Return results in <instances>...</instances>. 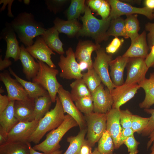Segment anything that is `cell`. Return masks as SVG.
I'll return each instance as SVG.
<instances>
[{
    "label": "cell",
    "instance_id": "cell-1",
    "mask_svg": "<svg viewBox=\"0 0 154 154\" xmlns=\"http://www.w3.org/2000/svg\"><path fill=\"white\" fill-rule=\"evenodd\" d=\"M20 41L27 47L34 43V38L43 35L46 29L35 19L33 15L26 12L19 14L10 23Z\"/></svg>",
    "mask_w": 154,
    "mask_h": 154
},
{
    "label": "cell",
    "instance_id": "cell-2",
    "mask_svg": "<svg viewBox=\"0 0 154 154\" xmlns=\"http://www.w3.org/2000/svg\"><path fill=\"white\" fill-rule=\"evenodd\" d=\"M84 15L81 17L83 23L82 28L78 33L79 35L91 37L99 44L108 40L107 32L112 20L109 16L105 19H99L92 14L89 7L86 6Z\"/></svg>",
    "mask_w": 154,
    "mask_h": 154
},
{
    "label": "cell",
    "instance_id": "cell-3",
    "mask_svg": "<svg viewBox=\"0 0 154 154\" xmlns=\"http://www.w3.org/2000/svg\"><path fill=\"white\" fill-rule=\"evenodd\" d=\"M54 108L40 119L35 131L30 137L28 142L39 143L46 133L59 127L63 121L65 115L61 102L58 96Z\"/></svg>",
    "mask_w": 154,
    "mask_h": 154
},
{
    "label": "cell",
    "instance_id": "cell-4",
    "mask_svg": "<svg viewBox=\"0 0 154 154\" xmlns=\"http://www.w3.org/2000/svg\"><path fill=\"white\" fill-rule=\"evenodd\" d=\"M78 126L77 122L72 117L68 114L65 115L62 123L49 132L44 141L33 148L46 153H52L59 150L60 147V142L64 135L70 129Z\"/></svg>",
    "mask_w": 154,
    "mask_h": 154
},
{
    "label": "cell",
    "instance_id": "cell-5",
    "mask_svg": "<svg viewBox=\"0 0 154 154\" xmlns=\"http://www.w3.org/2000/svg\"><path fill=\"white\" fill-rule=\"evenodd\" d=\"M39 68L36 76L32 82L40 85L48 92L52 102H56L59 89L62 86L58 81L56 76L58 70L52 68L43 62L37 60Z\"/></svg>",
    "mask_w": 154,
    "mask_h": 154
},
{
    "label": "cell",
    "instance_id": "cell-6",
    "mask_svg": "<svg viewBox=\"0 0 154 154\" xmlns=\"http://www.w3.org/2000/svg\"><path fill=\"white\" fill-rule=\"evenodd\" d=\"M84 116L87 129V140L93 147L106 130V114L93 112Z\"/></svg>",
    "mask_w": 154,
    "mask_h": 154
},
{
    "label": "cell",
    "instance_id": "cell-7",
    "mask_svg": "<svg viewBox=\"0 0 154 154\" xmlns=\"http://www.w3.org/2000/svg\"><path fill=\"white\" fill-rule=\"evenodd\" d=\"M66 56L60 55L58 63L61 72L60 77L63 78L71 80L78 79L82 78L83 74L75 57L74 52L71 47L66 51Z\"/></svg>",
    "mask_w": 154,
    "mask_h": 154
},
{
    "label": "cell",
    "instance_id": "cell-8",
    "mask_svg": "<svg viewBox=\"0 0 154 154\" xmlns=\"http://www.w3.org/2000/svg\"><path fill=\"white\" fill-rule=\"evenodd\" d=\"M96 52V56L94 58L93 68L101 78L102 83L111 92L116 87L112 81L108 71L109 63L112 60V55L107 54L103 48Z\"/></svg>",
    "mask_w": 154,
    "mask_h": 154
},
{
    "label": "cell",
    "instance_id": "cell-9",
    "mask_svg": "<svg viewBox=\"0 0 154 154\" xmlns=\"http://www.w3.org/2000/svg\"><path fill=\"white\" fill-rule=\"evenodd\" d=\"M111 7L109 16L112 19L118 18L122 15L140 14L145 16L150 20L154 19L153 11L146 7L139 8L118 0H108Z\"/></svg>",
    "mask_w": 154,
    "mask_h": 154
},
{
    "label": "cell",
    "instance_id": "cell-10",
    "mask_svg": "<svg viewBox=\"0 0 154 154\" xmlns=\"http://www.w3.org/2000/svg\"><path fill=\"white\" fill-rule=\"evenodd\" d=\"M9 72L5 70L0 74V80L7 90L9 101H29L30 98L23 86L16 79L12 78Z\"/></svg>",
    "mask_w": 154,
    "mask_h": 154
},
{
    "label": "cell",
    "instance_id": "cell-11",
    "mask_svg": "<svg viewBox=\"0 0 154 154\" xmlns=\"http://www.w3.org/2000/svg\"><path fill=\"white\" fill-rule=\"evenodd\" d=\"M145 59L140 58H129L126 65L127 76L124 83L138 84L146 78L149 68Z\"/></svg>",
    "mask_w": 154,
    "mask_h": 154
},
{
    "label": "cell",
    "instance_id": "cell-12",
    "mask_svg": "<svg viewBox=\"0 0 154 154\" xmlns=\"http://www.w3.org/2000/svg\"><path fill=\"white\" fill-rule=\"evenodd\" d=\"M58 94L64 113H67L75 120L80 130L86 128L84 116L74 103L70 93L62 86L59 89Z\"/></svg>",
    "mask_w": 154,
    "mask_h": 154
},
{
    "label": "cell",
    "instance_id": "cell-13",
    "mask_svg": "<svg viewBox=\"0 0 154 154\" xmlns=\"http://www.w3.org/2000/svg\"><path fill=\"white\" fill-rule=\"evenodd\" d=\"M39 121L34 120L31 121H19L8 133L7 142L27 143L37 128Z\"/></svg>",
    "mask_w": 154,
    "mask_h": 154
},
{
    "label": "cell",
    "instance_id": "cell-14",
    "mask_svg": "<svg viewBox=\"0 0 154 154\" xmlns=\"http://www.w3.org/2000/svg\"><path fill=\"white\" fill-rule=\"evenodd\" d=\"M91 95L94 112L106 114L112 109L113 100L111 92L107 88H104L102 84L91 93Z\"/></svg>",
    "mask_w": 154,
    "mask_h": 154
},
{
    "label": "cell",
    "instance_id": "cell-15",
    "mask_svg": "<svg viewBox=\"0 0 154 154\" xmlns=\"http://www.w3.org/2000/svg\"><path fill=\"white\" fill-rule=\"evenodd\" d=\"M140 88L138 84L124 83L116 87L110 92L113 100L112 108L120 110V107L133 98Z\"/></svg>",
    "mask_w": 154,
    "mask_h": 154
},
{
    "label": "cell",
    "instance_id": "cell-16",
    "mask_svg": "<svg viewBox=\"0 0 154 154\" xmlns=\"http://www.w3.org/2000/svg\"><path fill=\"white\" fill-rule=\"evenodd\" d=\"M26 49L34 58L43 62L50 67L56 68L51 59V55L56 54L48 46L42 37H37L34 43L27 47Z\"/></svg>",
    "mask_w": 154,
    "mask_h": 154
},
{
    "label": "cell",
    "instance_id": "cell-17",
    "mask_svg": "<svg viewBox=\"0 0 154 154\" xmlns=\"http://www.w3.org/2000/svg\"><path fill=\"white\" fill-rule=\"evenodd\" d=\"M0 39L5 40L7 47L5 58H13L15 61L19 60L20 46L17 38L16 33L10 23L6 22L5 27L2 29L0 35Z\"/></svg>",
    "mask_w": 154,
    "mask_h": 154
},
{
    "label": "cell",
    "instance_id": "cell-18",
    "mask_svg": "<svg viewBox=\"0 0 154 154\" xmlns=\"http://www.w3.org/2000/svg\"><path fill=\"white\" fill-rule=\"evenodd\" d=\"M120 110L112 108L106 114V130L111 135L116 149L120 147V140L122 127L120 121Z\"/></svg>",
    "mask_w": 154,
    "mask_h": 154
},
{
    "label": "cell",
    "instance_id": "cell-19",
    "mask_svg": "<svg viewBox=\"0 0 154 154\" xmlns=\"http://www.w3.org/2000/svg\"><path fill=\"white\" fill-rule=\"evenodd\" d=\"M146 33L144 31L134 40L131 41L129 48L122 55L128 58H140L145 59L150 49L148 45Z\"/></svg>",
    "mask_w": 154,
    "mask_h": 154
},
{
    "label": "cell",
    "instance_id": "cell-20",
    "mask_svg": "<svg viewBox=\"0 0 154 154\" xmlns=\"http://www.w3.org/2000/svg\"><path fill=\"white\" fill-rule=\"evenodd\" d=\"M19 60L21 63L23 72L26 78L29 80H32L37 74L39 65L28 52L23 44L20 46Z\"/></svg>",
    "mask_w": 154,
    "mask_h": 154
},
{
    "label": "cell",
    "instance_id": "cell-21",
    "mask_svg": "<svg viewBox=\"0 0 154 154\" xmlns=\"http://www.w3.org/2000/svg\"><path fill=\"white\" fill-rule=\"evenodd\" d=\"M101 48L99 44L94 43L89 40L80 41L77 45L74 52L76 58L79 62H84L87 63L88 66V70L93 68V62L91 54L94 51Z\"/></svg>",
    "mask_w": 154,
    "mask_h": 154
},
{
    "label": "cell",
    "instance_id": "cell-22",
    "mask_svg": "<svg viewBox=\"0 0 154 154\" xmlns=\"http://www.w3.org/2000/svg\"><path fill=\"white\" fill-rule=\"evenodd\" d=\"M129 58L118 56L112 60L109 63L110 72V76L113 84L116 87L120 86L124 83L123 73Z\"/></svg>",
    "mask_w": 154,
    "mask_h": 154
},
{
    "label": "cell",
    "instance_id": "cell-23",
    "mask_svg": "<svg viewBox=\"0 0 154 154\" xmlns=\"http://www.w3.org/2000/svg\"><path fill=\"white\" fill-rule=\"evenodd\" d=\"M35 100L27 101H15V115L19 121H31L34 120Z\"/></svg>",
    "mask_w": 154,
    "mask_h": 154
},
{
    "label": "cell",
    "instance_id": "cell-24",
    "mask_svg": "<svg viewBox=\"0 0 154 154\" xmlns=\"http://www.w3.org/2000/svg\"><path fill=\"white\" fill-rule=\"evenodd\" d=\"M9 70L10 74L23 86L30 98L35 99L40 96L49 95L47 91L40 85L21 78L10 67Z\"/></svg>",
    "mask_w": 154,
    "mask_h": 154
},
{
    "label": "cell",
    "instance_id": "cell-25",
    "mask_svg": "<svg viewBox=\"0 0 154 154\" xmlns=\"http://www.w3.org/2000/svg\"><path fill=\"white\" fill-rule=\"evenodd\" d=\"M59 32L54 26L46 29L44 34L42 35L45 43L53 51L60 55H63L64 51L63 48V44L60 40Z\"/></svg>",
    "mask_w": 154,
    "mask_h": 154
},
{
    "label": "cell",
    "instance_id": "cell-26",
    "mask_svg": "<svg viewBox=\"0 0 154 154\" xmlns=\"http://www.w3.org/2000/svg\"><path fill=\"white\" fill-rule=\"evenodd\" d=\"M138 84L145 92L144 99L139 104V107L141 108L149 109L154 104V72L150 74L149 79L145 78Z\"/></svg>",
    "mask_w": 154,
    "mask_h": 154
},
{
    "label": "cell",
    "instance_id": "cell-27",
    "mask_svg": "<svg viewBox=\"0 0 154 154\" xmlns=\"http://www.w3.org/2000/svg\"><path fill=\"white\" fill-rule=\"evenodd\" d=\"M14 102L10 101L6 108L0 114V126L7 134L19 122L15 115Z\"/></svg>",
    "mask_w": 154,
    "mask_h": 154
},
{
    "label": "cell",
    "instance_id": "cell-28",
    "mask_svg": "<svg viewBox=\"0 0 154 154\" xmlns=\"http://www.w3.org/2000/svg\"><path fill=\"white\" fill-rule=\"evenodd\" d=\"M54 26L59 33L65 34L69 36H73L82 28L76 19L64 21L57 17L53 21Z\"/></svg>",
    "mask_w": 154,
    "mask_h": 154
},
{
    "label": "cell",
    "instance_id": "cell-29",
    "mask_svg": "<svg viewBox=\"0 0 154 154\" xmlns=\"http://www.w3.org/2000/svg\"><path fill=\"white\" fill-rule=\"evenodd\" d=\"M52 102L49 96H42L35 100L34 120L39 121L49 111Z\"/></svg>",
    "mask_w": 154,
    "mask_h": 154
},
{
    "label": "cell",
    "instance_id": "cell-30",
    "mask_svg": "<svg viewBox=\"0 0 154 154\" xmlns=\"http://www.w3.org/2000/svg\"><path fill=\"white\" fill-rule=\"evenodd\" d=\"M0 154H30L27 143L7 142L0 145Z\"/></svg>",
    "mask_w": 154,
    "mask_h": 154
},
{
    "label": "cell",
    "instance_id": "cell-31",
    "mask_svg": "<svg viewBox=\"0 0 154 154\" xmlns=\"http://www.w3.org/2000/svg\"><path fill=\"white\" fill-rule=\"evenodd\" d=\"M87 132L86 127L80 130L76 135L68 137L67 141L69 143V146L66 151L62 154H80Z\"/></svg>",
    "mask_w": 154,
    "mask_h": 154
},
{
    "label": "cell",
    "instance_id": "cell-32",
    "mask_svg": "<svg viewBox=\"0 0 154 154\" xmlns=\"http://www.w3.org/2000/svg\"><path fill=\"white\" fill-rule=\"evenodd\" d=\"M72 98L75 102L83 97L91 95V93L82 78L76 79L70 84Z\"/></svg>",
    "mask_w": 154,
    "mask_h": 154
},
{
    "label": "cell",
    "instance_id": "cell-33",
    "mask_svg": "<svg viewBox=\"0 0 154 154\" xmlns=\"http://www.w3.org/2000/svg\"><path fill=\"white\" fill-rule=\"evenodd\" d=\"M125 20L120 17L112 19L110 26L107 32V35L109 37L113 36L115 37H123L128 38L125 27Z\"/></svg>",
    "mask_w": 154,
    "mask_h": 154
},
{
    "label": "cell",
    "instance_id": "cell-34",
    "mask_svg": "<svg viewBox=\"0 0 154 154\" xmlns=\"http://www.w3.org/2000/svg\"><path fill=\"white\" fill-rule=\"evenodd\" d=\"M125 20V27L126 34L131 41L135 39L139 35L138 32L140 27L137 14L126 16Z\"/></svg>",
    "mask_w": 154,
    "mask_h": 154
},
{
    "label": "cell",
    "instance_id": "cell-35",
    "mask_svg": "<svg viewBox=\"0 0 154 154\" xmlns=\"http://www.w3.org/2000/svg\"><path fill=\"white\" fill-rule=\"evenodd\" d=\"M98 142V149L100 154H113L115 149L112 139L106 130Z\"/></svg>",
    "mask_w": 154,
    "mask_h": 154
},
{
    "label": "cell",
    "instance_id": "cell-36",
    "mask_svg": "<svg viewBox=\"0 0 154 154\" xmlns=\"http://www.w3.org/2000/svg\"><path fill=\"white\" fill-rule=\"evenodd\" d=\"M82 78L91 93L102 84L101 78L93 68L83 74Z\"/></svg>",
    "mask_w": 154,
    "mask_h": 154
},
{
    "label": "cell",
    "instance_id": "cell-37",
    "mask_svg": "<svg viewBox=\"0 0 154 154\" xmlns=\"http://www.w3.org/2000/svg\"><path fill=\"white\" fill-rule=\"evenodd\" d=\"M84 0H72L68 9V20L77 19L81 14L84 13L86 6Z\"/></svg>",
    "mask_w": 154,
    "mask_h": 154
},
{
    "label": "cell",
    "instance_id": "cell-38",
    "mask_svg": "<svg viewBox=\"0 0 154 154\" xmlns=\"http://www.w3.org/2000/svg\"><path fill=\"white\" fill-rule=\"evenodd\" d=\"M78 110L84 115L93 112L94 106L92 95L80 98L75 102Z\"/></svg>",
    "mask_w": 154,
    "mask_h": 154
},
{
    "label": "cell",
    "instance_id": "cell-39",
    "mask_svg": "<svg viewBox=\"0 0 154 154\" xmlns=\"http://www.w3.org/2000/svg\"><path fill=\"white\" fill-rule=\"evenodd\" d=\"M150 117H142L137 115L133 114L131 128L134 132L141 134L148 124Z\"/></svg>",
    "mask_w": 154,
    "mask_h": 154
},
{
    "label": "cell",
    "instance_id": "cell-40",
    "mask_svg": "<svg viewBox=\"0 0 154 154\" xmlns=\"http://www.w3.org/2000/svg\"><path fill=\"white\" fill-rule=\"evenodd\" d=\"M132 115L128 109L120 110V121L122 128H131Z\"/></svg>",
    "mask_w": 154,
    "mask_h": 154
},
{
    "label": "cell",
    "instance_id": "cell-41",
    "mask_svg": "<svg viewBox=\"0 0 154 154\" xmlns=\"http://www.w3.org/2000/svg\"><path fill=\"white\" fill-rule=\"evenodd\" d=\"M123 144L127 147L128 154H137L138 153L137 149L140 143L135 139L134 135L128 137Z\"/></svg>",
    "mask_w": 154,
    "mask_h": 154
},
{
    "label": "cell",
    "instance_id": "cell-42",
    "mask_svg": "<svg viewBox=\"0 0 154 154\" xmlns=\"http://www.w3.org/2000/svg\"><path fill=\"white\" fill-rule=\"evenodd\" d=\"M144 110L147 114L151 115L148 124L141 133L142 136L147 137L148 136L154 129V109H144Z\"/></svg>",
    "mask_w": 154,
    "mask_h": 154
},
{
    "label": "cell",
    "instance_id": "cell-43",
    "mask_svg": "<svg viewBox=\"0 0 154 154\" xmlns=\"http://www.w3.org/2000/svg\"><path fill=\"white\" fill-rule=\"evenodd\" d=\"M124 42L123 38L120 39L115 37L106 48V52L110 54L116 53L119 49Z\"/></svg>",
    "mask_w": 154,
    "mask_h": 154
},
{
    "label": "cell",
    "instance_id": "cell-44",
    "mask_svg": "<svg viewBox=\"0 0 154 154\" xmlns=\"http://www.w3.org/2000/svg\"><path fill=\"white\" fill-rule=\"evenodd\" d=\"M110 5L108 0H103L100 8L97 11L98 14L100 15L103 19H105L110 16L111 9Z\"/></svg>",
    "mask_w": 154,
    "mask_h": 154
},
{
    "label": "cell",
    "instance_id": "cell-45",
    "mask_svg": "<svg viewBox=\"0 0 154 154\" xmlns=\"http://www.w3.org/2000/svg\"><path fill=\"white\" fill-rule=\"evenodd\" d=\"M145 30L149 32L147 35V41L150 49L154 45V23H148L145 27Z\"/></svg>",
    "mask_w": 154,
    "mask_h": 154
},
{
    "label": "cell",
    "instance_id": "cell-46",
    "mask_svg": "<svg viewBox=\"0 0 154 154\" xmlns=\"http://www.w3.org/2000/svg\"><path fill=\"white\" fill-rule=\"evenodd\" d=\"M134 133L131 128H122L120 140V146L128 137L133 136Z\"/></svg>",
    "mask_w": 154,
    "mask_h": 154
},
{
    "label": "cell",
    "instance_id": "cell-47",
    "mask_svg": "<svg viewBox=\"0 0 154 154\" xmlns=\"http://www.w3.org/2000/svg\"><path fill=\"white\" fill-rule=\"evenodd\" d=\"M150 49V52L145 60L146 64L149 68L151 67L154 68V45L151 47Z\"/></svg>",
    "mask_w": 154,
    "mask_h": 154
},
{
    "label": "cell",
    "instance_id": "cell-48",
    "mask_svg": "<svg viewBox=\"0 0 154 154\" xmlns=\"http://www.w3.org/2000/svg\"><path fill=\"white\" fill-rule=\"evenodd\" d=\"M92 147L87 139H84L82 145L80 154H91Z\"/></svg>",
    "mask_w": 154,
    "mask_h": 154
},
{
    "label": "cell",
    "instance_id": "cell-49",
    "mask_svg": "<svg viewBox=\"0 0 154 154\" xmlns=\"http://www.w3.org/2000/svg\"><path fill=\"white\" fill-rule=\"evenodd\" d=\"M103 0H90L87 1L88 7L94 11H97L102 5Z\"/></svg>",
    "mask_w": 154,
    "mask_h": 154
},
{
    "label": "cell",
    "instance_id": "cell-50",
    "mask_svg": "<svg viewBox=\"0 0 154 154\" xmlns=\"http://www.w3.org/2000/svg\"><path fill=\"white\" fill-rule=\"evenodd\" d=\"M9 102L7 96L0 94V114L6 108Z\"/></svg>",
    "mask_w": 154,
    "mask_h": 154
},
{
    "label": "cell",
    "instance_id": "cell-51",
    "mask_svg": "<svg viewBox=\"0 0 154 154\" xmlns=\"http://www.w3.org/2000/svg\"><path fill=\"white\" fill-rule=\"evenodd\" d=\"M12 64L11 61L9 59L4 58L2 59V55L0 56V70L3 71L6 68L9 67Z\"/></svg>",
    "mask_w": 154,
    "mask_h": 154
},
{
    "label": "cell",
    "instance_id": "cell-52",
    "mask_svg": "<svg viewBox=\"0 0 154 154\" xmlns=\"http://www.w3.org/2000/svg\"><path fill=\"white\" fill-rule=\"evenodd\" d=\"M27 144L29 149L30 154H62V151L59 149L50 153H40L34 149L32 147L30 143L28 142Z\"/></svg>",
    "mask_w": 154,
    "mask_h": 154
},
{
    "label": "cell",
    "instance_id": "cell-53",
    "mask_svg": "<svg viewBox=\"0 0 154 154\" xmlns=\"http://www.w3.org/2000/svg\"><path fill=\"white\" fill-rule=\"evenodd\" d=\"M8 134L0 126V145L7 142Z\"/></svg>",
    "mask_w": 154,
    "mask_h": 154
},
{
    "label": "cell",
    "instance_id": "cell-54",
    "mask_svg": "<svg viewBox=\"0 0 154 154\" xmlns=\"http://www.w3.org/2000/svg\"><path fill=\"white\" fill-rule=\"evenodd\" d=\"M145 7L153 10L154 9V0H146L144 1Z\"/></svg>",
    "mask_w": 154,
    "mask_h": 154
},
{
    "label": "cell",
    "instance_id": "cell-55",
    "mask_svg": "<svg viewBox=\"0 0 154 154\" xmlns=\"http://www.w3.org/2000/svg\"><path fill=\"white\" fill-rule=\"evenodd\" d=\"M149 140L148 141L147 145V148L148 149L151 146L152 143L154 140V129L148 136Z\"/></svg>",
    "mask_w": 154,
    "mask_h": 154
},
{
    "label": "cell",
    "instance_id": "cell-56",
    "mask_svg": "<svg viewBox=\"0 0 154 154\" xmlns=\"http://www.w3.org/2000/svg\"><path fill=\"white\" fill-rule=\"evenodd\" d=\"M80 68L82 71L86 69H88V64L85 62H82L79 63Z\"/></svg>",
    "mask_w": 154,
    "mask_h": 154
},
{
    "label": "cell",
    "instance_id": "cell-57",
    "mask_svg": "<svg viewBox=\"0 0 154 154\" xmlns=\"http://www.w3.org/2000/svg\"><path fill=\"white\" fill-rule=\"evenodd\" d=\"M151 152L149 154H154V140L153 141L150 148Z\"/></svg>",
    "mask_w": 154,
    "mask_h": 154
},
{
    "label": "cell",
    "instance_id": "cell-58",
    "mask_svg": "<svg viewBox=\"0 0 154 154\" xmlns=\"http://www.w3.org/2000/svg\"><path fill=\"white\" fill-rule=\"evenodd\" d=\"M91 154H100L98 150L97 147H95Z\"/></svg>",
    "mask_w": 154,
    "mask_h": 154
},
{
    "label": "cell",
    "instance_id": "cell-59",
    "mask_svg": "<svg viewBox=\"0 0 154 154\" xmlns=\"http://www.w3.org/2000/svg\"><path fill=\"white\" fill-rule=\"evenodd\" d=\"M23 2L25 4L28 5L30 3V1L29 0H24Z\"/></svg>",
    "mask_w": 154,
    "mask_h": 154
},
{
    "label": "cell",
    "instance_id": "cell-60",
    "mask_svg": "<svg viewBox=\"0 0 154 154\" xmlns=\"http://www.w3.org/2000/svg\"><path fill=\"white\" fill-rule=\"evenodd\" d=\"M4 91L3 90V88L1 87L0 88V93L1 94V93H2L3 92H4Z\"/></svg>",
    "mask_w": 154,
    "mask_h": 154
},
{
    "label": "cell",
    "instance_id": "cell-61",
    "mask_svg": "<svg viewBox=\"0 0 154 154\" xmlns=\"http://www.w3.org/2000/svg\"><path fill=\"white\" fill-rule=\"evenodd\" d=\"M153 18H154V11H153Z\"/></svg>",
    "mask_w": 154,
    "mask_h": 154
},
{
    "label": "cell",
    "instance_id": "cell-62",
    "mask_svg": "<svg viewBox=\"0 0 154 154\" xmlns=\"http://www.w3.org/2000/svg\"><path fill=\"white\" fill-rule=\"evenodd\" d=\"M113 154H117L116 153H114Z\"/></svg>",
    "mask_w": 154,
    "mask_h": 154
}]
</instances>
